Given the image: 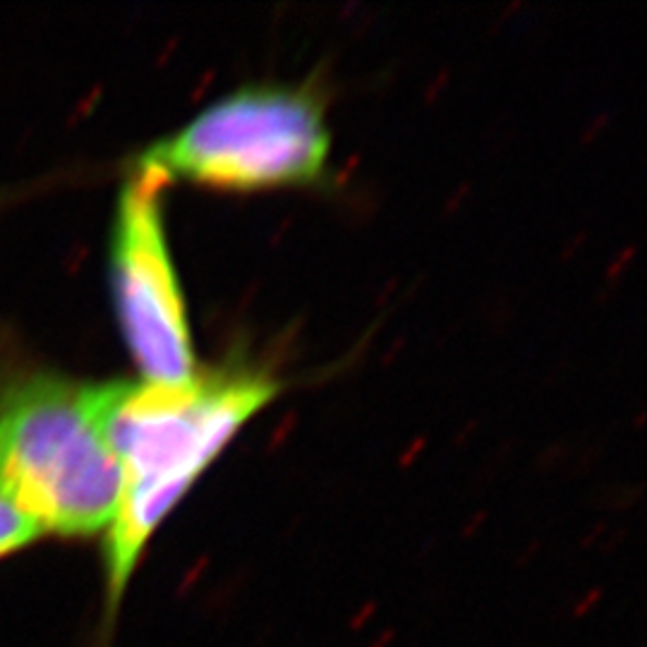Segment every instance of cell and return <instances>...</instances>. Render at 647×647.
Wrapping results in <instances>:
<instances>
[{
    "mask_svg": "<svg viewBox=\"0 0 647 647\" xmlns=\"http://www.w3.org/2000/svg\"><path fill=\"white\" fill-rule=\"evenodd\" d=\"M120 465L87 410L84 386L31 376L0 398V501L60 537L108 530Z\"/></svg>",
    "mask_w": 647,
    "mask_h": 647,
    "instance_id": "cell-2",
    "label": "cell"
},
{
    "mask_svg": "<svg viewBox=\"0 0 647 647\" xmlns=\"http://www.w3.org/2000/svg\"><path fill=\"white\" fill-rule=\"evenodd\" d=\"M328 137L314 94L288 87L240 89L211 103L192 123L158 142L140 163L171 183L226 190L307 185L326 166Z\"/></svg>",
    "mask_w": 647,
    "mask_h": 647,
    "instance_id": "cell-3",
    "label": "cell"
},
{
    "mask_svg": "<svg viewBox=\"0 0 647 647\" xmlns=\"http://www.w3.org/2000/svg\"><path fill=\"white\" fill-rule=\"evenodd\" d=\"M166 185L168 180L144 163L127 180L115 214L110 274L120 328L144 381L187 384L197 372L183 290L163 230Z\"/></svg>",
    "mask_w": 647,
    "mask_h": 647,
    "instance_id": "cell-4",
    "label": "cell"
},
{
    "mask_svg": "<svg viewBox=\"0 0 647 647\" xmlns=\"http://www.w3.org/2000/svg\"><path fill=\"white\" fill-rule=\"evenodd\" d=\"M39 537H44L39 525H34L12 506L0 501V559L12 554V551L24 549L26 544L36 542Z\"/></svg>",
    "mask_w": 647,
    "mask_h": 647,
    "instance_id": "cell-5",
    "label": "cell"
},
{
    "mask_svg": "<svg viewBox=\"0 0 647 647\" xmlns=\"http://www.w3.org/2000/svg\"><path fill=\"white\" fill-rule=\"evenodd\" d=\"M278 389L262 372H206L187 384L84 386L89 415L123 475L106 530L108 623L161 521Z\"/></svg>",
    "mask_w": 647,
    "mask_h": 647,
    "instance_id": "cell-1",
    "label": "cell"
}]
</instances>
